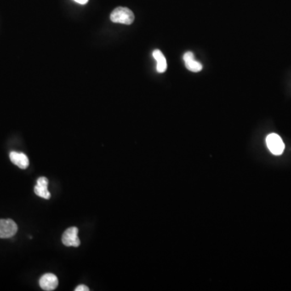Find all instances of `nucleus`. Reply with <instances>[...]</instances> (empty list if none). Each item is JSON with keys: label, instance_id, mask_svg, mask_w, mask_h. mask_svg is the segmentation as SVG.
<instances>
[{"label": "nucleus", "instance_id": "nucleus-6", "mask_svg": "<svg viewBox=\"0 0 291 291\" xmlns=\"http://www.w3.org/2000/svg\"><path fill=\"white\" fill-rule=\"evenodd\" d=\"M48 180L46 177H40L37 179L36 186L34 187V192L38 196L42 198H50V193L48 190Z\"/></svg>", "mask_w": 291, "mask_h": 291}, {"label": "nucleus", "instance_id": "nucleus-11", "mask_svg": "<svg viewBox=\"0 0 291 291\" xmlns=\"http://www.w3.org/2000/svg\"><path fill=\"white\" fill-rule=\"evenodd\" d=\"M75 2H78V3H80V4H86L87 2H88V0H74Z\"/></svg>", "mask_w": 291, "mask_h": 291}, {"label": "nucleus", "instance_id": "nucleus-9", "mask_svg": "<svg viewBox=\"0 0 291 291\" xmlns=\"http://www.w3.org/2000/svg\"><path fill=\"white\" fill-rule=\"evenodd\" d=\"M153 57L157 62L156 70H157L158 72L163 73L166 71L167 67V61H166V58H165L164 55L162 54V52L159 50V49H155L153 52Z\"/></svg>", "mask_w": 291, "mask_h": 291}, {"label": "nucleus", "instance_id": "nucleus-1", "mask_svg": "<svg viewBox=\"0 0 291 291\" xmlns=\"http://www.w3.org/2000/svg\"><path fill=\"white\" fill-rule=\"evenodd\" d=\"M110 19L113 23L131 24L134 20V15L127 7H118L115 8L110 15Z\"/></svg>", "mask_w": 291, "mask_h": 291}, {"label": "nucleus", "instance_id": "nucleus-10", "mask_svg": "<svg viewBox=\"0 0 291 291\" xmlns=\"http://www.w3.org/2000/svg\"><path fill=\"white\" fill-rule=\"evenodd\" d=\"M75 291H89V288L87 287V286H85V285H80V286H78L75 290Z\"/></svg>", "mask_w": 291, "mask_h": 291}, {"label": "nucleus", "instance_id": "nucleus-5", "mask_svg": "<svg viewBox=\"0 0 291 291\" xmlns=\"http://www.w3.org/2000/svg\"><path fill=\"white\" fill-rule=\"evenodd\" d=\"M41 288L44 291H51L55 290L58 286V279L53 274H44L39 281Z\"/></svg>", "mask_w": 291, "mask_h": 291}, {"label": "nucleus", "instance_id": "nucleus-3", "mask_svg": "<svg viewBox=\"0 0 291 291\" xmlns=\"http://www.w3.org/2000/svg\"><path fill=\"white\" fill-rule=\"evenodd\" d=\"M18 230L16 223L12 219H0V238L7 239L14 236Z\"/></svg>", "mask_w": 291, "mask_h": 291}, {"label": "nucleus", "instance_id": "nucleus-7", "mask_svg": "<svg viewBox=\"0 0 291 291\" xmlns=\"http://www.w3.org/2000/svg\"><path fill=\"white\" fill-rule=\"evenodd\" d=\"M184 64L188 70L193 72H199L202 70V65L201 63L195 60L194 53L192 52H187L184 53Z\"/></svg>", "mask_w": 291, "mask_h": 291}, {"label": "nucleus", "instance_id": "nucleus-2", "mask_svg": "<svg viewBox=\"0 0 291 291\" xmlns=\"http://www.w3.org/2000/svg\"><path fill=\"white\" fill-rule=\"evenodd\" d=\"M266 144L270 152L275 155H281L285 150L283 141L276 133H270L267 136Z\"/></svg>", "mask_w": 291, "mask_h": 291}, {"label": "nucleus", "instance_id": "nucleus-8", "mask_svg": "<svg viewBox=\"0 0 291 291\" xmlns=\"http://www.w3.org/2000/svg\"><path fill=\"white\" fill-rule=\"evenodd\" d=\"M10 160L15 165H16L21 169H26L29 167V160L24 153L12 151L10 153Z\"/></svg>", "mask_w": 291, "mask_h": 291}, {"label": "nucleus", "instance_id": "nucleus-4", "mask_svg": "<svg viewBox=\"0 0 291 291\" xmlns=\"http://www.w3.org/2000/svg\"><path fill=\"white\" fill-rule=\"evenodd\" d=\"M77 227L72 226V227L68 228L65 232L63 233L62 241L63 244L66 247H79L80 245V240L78 237Z\"/></svg>", "mask_w": 291, "mask_h": 291}]
</instances>
